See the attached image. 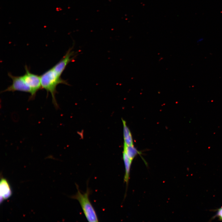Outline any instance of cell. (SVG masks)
Instances as JSON below:
<instances>
[{
  "instance_id": "cell-1",
  "label": "cell",
  "mask_w": 222,
  "mask_h": 222,
  "mask_svg": "<svg viewBox=\"0 0 222 222\" xmlns=\"http://www.w3.org/2000/svg\"><path fill=\"white\" fill-rule=\"evenodd\" d=\"M41 84L42 88L50 92L52 97V102L56 107H58L55 98L57 92L56 87L60 84L69 85L67 82L59 76L52 68L46 71L40 76Z\"/></svg>"
},
{
  "instance_id": "cell-2",
  "label": "cell",
  "mask_w": 222,
  "mask_h": 222,
  "mask_svg": "<svg viewBox=\"0 0 222 222\" xmlns=\"http://www.w3.org/2000/svg\"><path fill=\"white\" fill-rule=\"evenodd\" d=\"M76 186L77 191L75 195L72 196L71 198L78 201L88 221L98 222V219L96 212L89 199L90 190L87 188L86 192L82 193L80 191L77 185L76 184Z\"/></svg>"
},
{
  "instance_id": "cell-3",
  "label": "cell",
  "mask_w": 222,
  "mask_h": 222,
  "mask_svg": "<svg viewBox=\"0 0 222 222\" xmlns=\"http://www.w3.org/2000/svg\"><path fill=\"white\" fill-rule=\"evenodd\" d=\"M25 73L22 77L27 84L30 88L31 90L30 99L35 98L37 92L42 89L40 76L32 73L27 66L25 67Z\"/></svg>"
},
{
  "instance_id": "cell-4",
  "label": "cell",
  "mask_w": 222,
  "mask_h": 222,
  "mask_svg": "<svg viewBox=\"0 0 222 222\" xmlns=\"http://www.w3.org/2000/svg\"><path fill=\"white\" fill-rule=\"evenodd\" d=\"M8 75L12 79V83L3 92L19 91L31 93V89L25 83L22 76H14L10 72H8Z\"/></svg>"
},
{
  "instance_id": "cell-5",
  "label": "cell",
  "mask_w": 222,
  "mask_h": 222,
  "mask_svg": "<svg viewBox=\"0 0 222 222\" xmlns=\"http://www.w3.org/2000/svg\"><path fill=\"white\" fill-rule=\"evenodd\" d=\"M72 48H70L61 60L52 68L60 76H61L67 65L75 59L76 56Z\"/></svg>"
},
{
  "instance_id": "cell-6",
  "label": "cell",
  "mask_w": 222,
  "mask_h": 222,
  "mask_svg": "<svg viewBox=\"0 0 222 222\" xmlns=\"http://www.w3.org/2000/svg\"><path fill=\"white\" fill-rule=\"evenodd\" d=\"M0 203L4 200L9 198L12 195V192L10 184L7 180L2 178L0 184Z\"/></svg>"
},
{
  "instance_id": "cell-7",
  "label": "cell",
  "mask_w": 222,
  "mask_h": 222,
  "mask_svg": "<svg viewBox=\"0 0 222 222\" xmlns=\"http://www.w3.org/2000/svg\"><path fill=\"white\" fill-rule=\"evenodd\" d=\"M122 157L125 167V174L124 181L127 186L130 179V171L132 161L128 157L125 152L123 151Z\"/></svg>"
},
{
  "instance_id": "cell-8",
  "label": "cell",
  "mask_w": 222,
  "mask_h": 222,
  "mask_svg": "<svg viewBox=\"0 0 222 222\" xmlns=\"http://www.w3.org/2000/svg\"><path fill=\"white\" fill-rule=\"evenodd\" d=\"M123 124L124 144L127 146L134 145L133 140L131 132L127 126L125 121L122 119Z\"/></svg>"
},
{
  "instance_id": "cell-9",
  "label": "cell",
  "mask_w": 222,
  "mask_h": 222,
  "mask_svg": "<svg viewBox=\"0 0 222 222\" xmlns=\"http://www.w3.org/2000/svg\"><path fill=\"white\" fill-rule=\"evenodd\" d=\"M123 151L125 153L132 161L136 156L138 154H141L140 152L138 151L134 145L127 146L124 144Z\"/></svg>"
},
{
  "instance_id": "cell-10",
  "label": "cell",
  "mask_w": 222,
  "mask_h": 222,
  "mask_svg": "<svg viewBox=\"0 0 222 222\" xmlns=\"http://www.w3.org/2000/svg\"><path fill=\"white\" fill-rule=\"evenodd\" d=\"M216 211V214L213 218H218L220 220L222 221V207L217 209Z\"/></svg>"
}]
</instances>
